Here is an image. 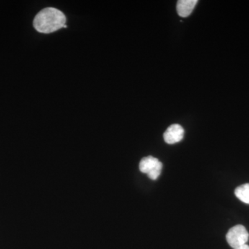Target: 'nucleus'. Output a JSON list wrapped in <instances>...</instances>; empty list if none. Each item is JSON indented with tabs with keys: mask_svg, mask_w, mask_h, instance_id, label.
<instances>
[{
	"mask_svg": "<svg viewBox=\"0 0 249 249\" xmlns=\"http://www.w3.org/2000/svg\"><path fill=\"white\" fill-rule=\"evenodd\" d=\"M184 135V129L180 124H171L163 134V139L167 143L174 144L181 142Z\"/></svg>",
	"mask_w": 249,
	"mask_h": 249,
	"instance_id": "nucleus-3",
	"label": "nucleus"
},
{
	"mask_svg": "<svg viewBox=\"0 0 249 249\" xmlns=\"http://www.w3.org/2000/svg\"><path fill=\"white\" fill-rule=\"evenodd\" d=\"M235 195L242 202L249 204V183L237 187L235 191Z\"/></svg>",
	"mask_w": 249,
	"mask_h": 249,
	"instance_id": "nucleus-6",
	"label": "nucleus"
},
{
	"mask_svg": "<svg viewBox=\"0 0 249 249\" xmlns=\"http://www.w3.org/2000/svg\"><path fill=\"white\" fill-rule=\"evenodd\" d=\"M233 249H249V246L247 245H245L243 246H241V247H237V248Z\"/></svg>",
	"mask_w": 249,
	"mask_h": 249,
	"instance_id": "nucleus-8",
	"label": "nucleus"
},
{
	"mask_svg": "<svg viewBox=\"0 0 249 249\" xmlns=\"http://www.w3.org/2000/svg\"><path fill=\"white\" fill-rule=\"evenodd\" d=\"M197 2V0H179L178 1V4H177V11H178V16L182 18L189 16L193 12Z\"/></svg>",
	"mask_w": 249,
	"mask_h": 249,
	"instance_id": "nucleus-4",
	"label": "nucleus"
},
{
	"mask_svg": "<svg viewBox=\"0 0 249 249\" xmlns=\"http://www.w3.org/2000/svg\"><path fill=\"white\" fill-rule=\"evenodd\" d=\"M66 17L60 10L46 8L38 13L34 20V28L42 34H51L62 28H67Z\"/></svg>",
	"mask_w": 249,
	"mask_h": 249,
	"instance_id": "nucleus-1",
	"label": "nucleus"
},
{
	"mask_svg": "<svg viewBox=\"0 0 249 249\" xmlns=\"http://www.w3.org/2000/svg\"><path fill=\"white\" fill-rule=\"evenodd\" d=\"M162 167H163V165H162V163H160L158 167L152 170V171L150 172L147 174V176L148 178L152 180H156L157 178L160 177V173H161Z\"/></svg>",
	"mask_w": 249,
	"mask_h": 249,
	"instance_id": "nucleus-7",
	"label": "nucleus"
},
{
	"mask_svg": "<svg viewBox=\"0 0 249 249\" xmlns=\"http://www.w3.org/2000/svg\"><path fill=\"white\" fill-rule=\"evenodd\" d=\"M249 238L248 231L244 226L240 224L231 228L227 234V242L233 249L246 245Z\"/></svg>",
	"mask_w": 249,
	"mask_h": 249,
	"instance_id": "nucleus-2",
	"label": "nucleus"
},
{
	"mask_svg": "<svg viewBox=\"0 0 249 249\" xmlns=\"http://www.w3.org/2000/svg\"><path fill=\"white\" fill-rule=\"evenodd\" d=\"M161 163V162L158 159L152 157V156H148V157H144L141 160L140 164H139V169L142 173L148 174L155 169Z\"/></svg>",
	"mask_w": 249,
	"mask_h": 249,
	"instance_id": "nucleus-5",
	"label": "nucleus"
}]
</instances>
